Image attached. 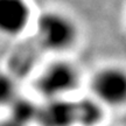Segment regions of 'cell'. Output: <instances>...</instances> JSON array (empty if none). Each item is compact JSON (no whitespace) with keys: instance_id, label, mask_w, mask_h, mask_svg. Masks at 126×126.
<instances>
[{"instance_id":"6da1fadb","label":"cell","mask_w":126,"mask_h":126,"mask_svg":"<svg viewBox=\"0 0 126 126\" xmlns=\"http://www.w3.org/2000/svg\"><path fill=\"white\" fill-rule=\"evenodd\" d=\"M32 32L37 48L54 56H65L81 39V28L76 19L59 8L39 12Z\"/></svg>"},{"instance_id":"7a4b0ae2","label":"cell","mask_w":126,"mask_h":126,"mask_svg":"<svg viewBox=\"0 0 126 126\" xmlns=\"http://www.w3.org/2000/svg\"><path fill=\"white\" fill-rule=\"evenodd\" d=\"M82 83L79 67L67 56H54L36 74L34 88L42 100L74 98Z\"/></svg>"},{"instance_id":"3957f363","label":"cell","mask_w":126,"mask_h":126,"mask_svg":"<svg viewBox=\"0 0 126 126\" xmlns=\"http://www.w3.org/2000/svg\"><path fill=\"white\" fill-rule=\"evenodd\" d=\"M89 94L106 109L126 106V68L105 64L96 69L89 79Z\"/></svg>"},{"instance_id":"277c9868","label":"cell","mask_w":126,"mask_h":126,"mask_svg":"<svg viewBox=\"0 0 126 126\" xmlns=\"http://www.w3.org/2000/svg\"><path fill=\"white\" fill-rule=\"evenodd\" d=\"M36 14L32 0H0V36H22L33 29Z\"/></svg>"},{"instance_id":"5b68a950","label":"cell","mask_w":126,"mask_h":126,"mask_svg":"<svg viewBox=\"0 0 126 126\" xmlns=\"http://www.w3.org/2000/svg\"><path fill=\"white\" fill-rule=\"evenodd\" d=\"M74 98L42 100L40 104L36 125L76 126Z\"/></svg>"},{"instance_id":"8992f818","label":"cell","mask_w":126,"mask_h":126,"mask_svg":"<svg viewBox=\"0 0 126 126\" xmlns=\"http://www.w3.org/2000/svg\"><path fill=\"white\" fill-rule=\"evenodd\" d=\"M74 108L76 126L104 125L103 122L106 108L90 94L85 96H76L74 98Z\"/></svg>"},{"instance_id":"52a82bcc","label":"cell","mask_w":126,"mask_h":126,"mask_svg":"<svg viewBox=\"0 0 126 126\" xmlns=\"http://www.w3.org/2000/svg\"><path fill=\"white\" fill-rule=\"evenodd\" d=\"M40 104L34 103L28 98H21L19 96L8 108V116L11 119L23 124L26 126H31V124H36L39 116Z\"/></svg>"},{"instance_id":"ba28073f","label":"cell","mask_w":126,"mask_h":126,"mask_svg":"<svg viewBox=\"0 0 126 126\" xmlns=\"http://www.w3.org/2000/svg\"><path fill=\"white\" fill-rule=\"evenodd\" d=\"M19 97L16 77L11 71L0 70V108L8 109Z\"/></svg>"},{"instance_id":"9c48e42d","label":"cell","mask_w":126,"mask_h":126,"mask_svg":"<svg viewBox=\"0 0 126 126\" xmlns=\"http://www.w3.org/2000/svg\"><path fill=\"white\" fill-rule=\"evenodd\" d=\"M0 126H26V125L15 122L13 119H11L9 117H5L2 120H0Z\"/></svg>"},{"instance_id":"30bf717a","label":"cell","mask_w":126,"mask_h":126,"mask_svg":"<svg viewBox=\"0 0 126 126\" xmlns=\"http://www.w3.org/2000/svg\"><path fill=\"white\" fill-rule=\"evenodd\" d=\"M102 126H106V125H102Z\"/></svg>"}]
</instances>
